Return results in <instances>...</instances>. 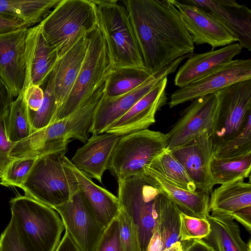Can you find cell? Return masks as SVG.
Segmentation results:
<instances>
[{
    "instance_id": "6da1fadb",
    "label": "cell",
    "mask_w": 251,
    "mask_h": 251,
    "mask_svg": "<svg viewBox=\"0 0 251 251\" xmlns=\"http://www.w3.org/2000/svg\"><path fill=\"white\" fill-rule=\"evenodd\" d=\"M146 68L151 75L193 54V43L178 10L170 0H124Z\"/></svg>"
},
{
    "instance_id": "7a4b0ae2",
    "label": "cell",
    "mask_w": 251,
    "mask_h": 251,
    "mask_svg": "<svg viewBox=\"0 0 251 251\" xmlns=\"http://www.w3.org/2000/svg\"><path fill=\"white\" fill-rule=\"evenodd\" d=\"M104 82L77 109L67 117L32 132L12 144L9 156L12 159L37 158L49 153L67 151L73 139L86 143L95 109L103 95Z\"/></svg>"
},
{
    "instance_id": "3957f363",
    "label": "cell",
    "mask_w": 251,
    "mask_h": 251,
    "mask_svg": "<svg viewBox=\"0 0 251 251\" xmlns=\"http://www.w3.org/2000/svg\"><path fill=\"white\" fill-rule=\"evenodd\" d=\"M60 151L36 158L20 188L25 195L54 209L79 191L71 161Z\"/></svg>"
},
{
    "instance_id": "277c9868",
    "label": "cell",
    "mask_w": 251,
    "mask_h": 251,
    "mask_svg": "<svg viewBox=\"0 0 251 251\" xmlns=\"http://www.w3.org/2000/svg\"><path fill=\"white\" fill-rule=\"evenodd\" d=\"M11 219L28 251H55L65 227L53 208L27 195L10 201Z\"/></svg>"
},
{
    "instance_id": "5b68a950",
    "label": "cell",
    "mask_w": 251,
    "mask_h": 251,
    "mask_svg": "<svg viewBox=\"0 0 251 251\" xmlns=\"http://www.w3.org/2000/svg\"><path fill=\"white\" fill-rule=\"evenodd\" d=\"M98 25L105 40L109 66L147 69L126 9L118 0H94Z\"/></svg>"
},
{
    "instance_id": "8992f818",
    "label": "cell",
    "mask_w": 251,
    "mask_h": 251,
    "mask_svg": "<svg viewBox=\"0 0 251 251\" xmlns=\"http://www.w3.org/2000/svg\"><path fill=\"white\" fill-rule=\"evenodd\" d=\"M39 24L59 57L97 26L96 5L93 0H61Z\"/></svg>"
},
{
    "instance_id": "52a82bcc",
    "label": "cell",
    "mask_w": 251,
    "mask_h": 251,
    "mask_svg": "<svg viewBox=\"0 0 251 251\" xmlns=\"http://www.w3.org/2000/svg\"><path fill=\"white\" fill-rule=\"evenodd\" d=\"M120 208L136 226L141 251H146L159 217L163 193L154 179L146 173L118 180Z\"/></svg>"
},
{
    "instance_id": "ba28073f",
    "label": "cell",
    "mask_w": 251,
    "mask_h": 251,
    "mask_svg": "<svg viewBox=\"0 0 251 251\" xmlns=\"http://www.w3.org/2000/svg\"><path fill=\"white\" fill-rule=\"evenodd\" d=\"M166 133L148 129L120 137L108 168L117 180L144 173V168L167 149Z\"/></svg>"
},
{
    "instance_id": "9c48e42d",
    "label": "cell",
    "mask_w": 251,
    "mask_h": 251,
    "mask_svg": "<svg viewBox=\"0 0 251 251\" xmlns=\"http://www.w3.org/2000/svg\"><path fill=\"white\" fill-rule=\"evenodd\" d=\"M87 39L86 53L75 84L50 124L77 109L104 82L109 61L106 43L98 26L88 34Z\"/></svg>"
},
{
    "instance_id": "30bf717a",
    "label": "cell",
    "mask_w": 251,
    "mask_h": 251,
    "mask_svg": "<svg viewBox=\"0 0 251 251\" xmlns=\"http://www.w3.org/2000/svg\"><path fill=\"white\" fill-rule=\"evenodd\" d=\"M214 94L217 105L210 133L214 147L239 133L251 117V79L238 82Z\"/></svg>"
},
{
    "instance_id": "8fae6325",
    "label": "cell",
    "mask_w": 251,
    "mask_h": 251,
    "mask_svg": "<svg viewBox=\"0 0 251 251\" xmlns=\"http://www.w3.org/2000/svg\"><path fill=\"white\" fill-rule=\"evenodd\" d=\"M190 56V54H187L176 59L159 72L152 75L142 84L127 93L112 98L102 96L94 113L89 133L92 135L104 133L112 123L125 114L160 80L174 73L182 61Z\"/></svg>"
},
{
    "instance_id": "7c38bea8",
    "label": "cell",
    "mask_w": 251,
    "mask_h": 251,
    "mask_svg": "<svg viewBox=\"0 0 251 251\" xmlns=\"http://www.w3.org/2000/svg\"><path fill=\"white\" fill-rule=\"evenodd\" d=\"M54 209L80 251H94L104 230L79 192Z\"/></svg>"
},
{
    "instance_id": "4fadbf2b",
    "label": "cell",
    "mask_w": 251,
    "mask_h": 251,
    "mask_svg": "<svg viewBox=\"0 0 251 251\" xmlns=\"http://www.w3.org/2000/svg\"><path fill=\"white\" fill-rule=\"evenodd\" d=\"M249 79H251V59L232 60L201 79L175 90L170 97L169 108L214 94L229 85Z\"/></svg>"
},
{
    "instance_id": "5bb4252c",
    "label": "cell",
    "mask_w": 251,
    "mask_h": 251,
    "mask_svg": "<svg viewBox=\"0 0 251 251\" xmlns=\"http://www.w3.org/2000/svg\"><path fill=\"white\" fill-rule=\"evenodd\" d=\"M169 151L182 165L197 188L210 195L214 186L210 170L214 146L210 132L205 130L193 140Z\"/></svg>"
},
{
    "instance_id": "9a60e30c",
    "label": "cell",
    "mask_w": 251,
    "mask_h": 251,
    "mask_svg": "<svg viewBox=\"0 0 251 251\" xmlns=\"http://www.w3.org/2000/svg\"><path fill=\"white\" fill-rule=\"evenodd\" d=\"M217 105L215 94L193 100L181 112L178 121L167 133V150L193 140L205 130L211 133Z\"/></svg>"
},
{
    "instance_id": "2e32d148",
    "label": "cell",
    "mask_w": 251,
    "mask_h": 251,
    "mask_svg": "<svg viewBox=\"0 0 251 251\" xmlns=\"http://www.w3.org/2000/svg\"><path fill=\"white\" fill-rule=\"evenodd\" d=\"M170 1L179 11L194 44H207L213 50L217 47L238 42L226 27L202 8L179 0Z\"/></svg>"
},
{
    "instance_id": "e0dca14e",
    "label": "cell",
    "mask_w": 251,
    "mask_h": 251,
    "mask_svg": "<svg viewBox=\"0 0 251 251\" xmlns=\"http://www.w3.org/2000/svg\"><path fill=\"white\" fill-rule=\"evenodd\" d=\"M27 29L23 27L0 33V77L16 98L23 91L25 76Z\"/></svg>"
},
{
    "instance_id": "ac0fdd59",
    "label": "cell",
    "mask_w": 251,
    "mask_h": 251,
    "mask_svg": "<svg viewBox=\"0 0 251 251\" xmlns=\"http://www.w3.org/2000/svg\"><path fill=\"white\" fill-rule=\"evenodd\" d=\"M167 77L160 80L125 114L112 123L104 133L122 136L148 129L154 124L155 114L167 101Z\"/></svg>"
},
{
    "instance_id": "d6986e66",
    "label": "cell",
    "mask_w": 251,
    "mask_h": 251,
    "mask_svg": "<svg viewBox=\"0 0 251 251\" xmlns=\"http://www.w3.org/2000/svg\"><path fill=\"white\" fill-rule=\"evenodd\" d=\"M25 54L26 70L22 92L31 84L42 85L58 58V53L48 43L39 24L27 29Z\"/></svg>"
},
{
    "instance_id": "ffe728a7",
    "label": "cell",
    "mask_w": 251,
    "mask_h": 251,
    "mask_svg": "<svg viewBox=\"0 0 251 251\" xmlns=\"http://www.w3.org/2000/svg\"><path fill=\"white\" fill-rule=\"evenodd\" d=\"M208 12L236 38L243 48L251 50V11L233 0H183Z\"/></svg>"
},
{
    "instance_id": "44dd1931",
    "label": "cell",
    "mask_w": 251,
    "mask_h": 251,
    "mask_svg": "<svg viewBox=\"0 0 251 251\" xmlns=\"http://www.w3.org/2000/svg\"><path fill=\"white\" fill-rule=\"evenodd\" d=\"M120 137L107 133L92 135L76 150L71 163L77 170L101 182Z\"/></svg>"
},
{
    "instance_id": "7402d4cb",
    "label": "cell",
    "mask_w": 251,
    "mask_h": 251,
    "mask_svg": "<svg viewBox=\"0 0 251 251\" xmlns=\"http://www.w3.org/2000/svg\"><path fill=\"white\" fill-rule=\"evenodd\" d=\"M242 49L239 43H233L217 50L192 54L177 72L175 85L182 88L201 79L230 62Z\"/></svg>"
},
{
    "instance_id": "603a6c76",
    "label": "cell",
    "mask_w": 251,
    "mask_h": 251,
    "mask_svg": "<svg viewBox=\"0 0 251 251\" xmlns=\"http://www.w3.org/2000/svg\"><path fill=\"white\" fill-rule=\"evenodd\" d=\"M87 44V36L82 38L58 58L52 71L56 112L75 84L86 53Z\"/></svg>"
},
{
    "instance_id": "cb8c5ba5",
    "label": "cell",
    "mask_w": 251,
    "mask_h": 251,
    "mask_svg": "<svg viewBox=\"0 0 251 251\" xmlns=\"http://www.w3.org/2000/svg\"><path fill=\"white\" fill-rule=\"evenodd\" d=\"M71 166L78 181L79 192L98 222L105 228L119 214L120 206L118 198L94 183L90 177L77 170L72 163Z\"/></svg>"
},
{
    "instance_id": "d4e9b609",
    "label": "cell",
    "mask_w": 251,
    "mask_h": 251,
    "mask_svg": "<svg viewBox=\"0 0 251 251\" xmlns=\"http://www.w3.org/2000/svg\"><path fill=\"white\" fill-rule=\"evenodd\" d=\"M207 220L210 230L202 240L216 251H248L239 226L230 215L213 211Z\"/></svg>"
},
{
    "instance_id": "484cf974",
    "label": "cell",
    "mask_w": 251,
    "mask_h": 251,
    "mask_svg": "<svg viewBox=\"0 0 251 251\" xmlns=\"http://www.w3.org/2000/svg\"><path fill=\"white\" fill-rule=\"evenodd\" d=\"M144 173L151 176L160 190L169 198L184 214L207 220L210 212L209 195L200 190L192 192L174 185L159 175L149 171Z\"/></svg>"
},
{
    "instance_id": "4316f807",
    "label": "cell",
    "mask_w": 251,
    "mask_h": 251,
    "mask_svg": "<svg viewBox=\"0 0 251 251\" xmlns=\"http://www.w3.org/2000/svg\"><path fill=\"white\" fill-rule=\"evenodd\" d=\"M210 211L231 214L241 208L251 206V184L244 180L221 185L210 194Z\"/></svg>"
},
{
    "instance_id": "83f0119b",
    "label": "cell",
    "mask_w": 251,
    "mask_h": 251,
    "mask_svg": "<svg viewBox=\"0 0 251 251\" xmlns=\"http://www.w3.org/2000/svg\"><path fill=\"white\" fill-rule=\"evenodd\" d=\"M61 0H0V15L22 22L25 27L40 24Z\"/></svg>"
},
{
    "instance_id": "f1b7e54d",
    "label": "cell",
    "mask_w": 251,
    "mask_h": 251,
    "mask_svg": "<svg viewBox=\"0 0 251 251\" xmlns=\"http://www.w3.org/2000/svg\"><path fill=\"white\" fill-rule=\"evenodd\" d=\"M151 75L147 69L109 66L105 77L103 96L112 98L124 95L142 84Z\"/></svg>"
},
{
    "instance_id": "f546056e",
    "label": "cell",
    "mask_w": 251,
    "mask_h": 251,
    "mask_svg": "<svg viewBox=\"0 0 251 251\" xmlns=\"http://www.w3.org/2000/svg\"><path fill=\"white\" fill-rule=\"evenodd\" d=\"M145 171L159 175L174 185L185 190L193 192L197 190L182 165L167 149L145 167Z\"/></svg>"
},
{
    "instance_id": "4dcf8cb0",
    "label": "cell",
    "mask_w": 251,
    "mask_h": 251,
    "mask_svg": "<svg viewBox=\"0 0 251 251\" xmlns=\"http://www.w3.org/2000/svg\"><path fill=\"white\" fill-rule=\"evenodd\" d=\"M210 170L214 185L224 184L251 176V153L237 158L213 157Z\"/></svg>"
},
{
    "instance_id": "1f68e13d",
    "label": "cell",
    "mask_w": 251,
    "mask_h": 251,
    "mask_svg": "<svg viewBox=\"0 0 251 251\" xmlns=\"http://www.w3.org/2000/svg\"><path fill=\"white\" fill-rule=\"evenodd\" d=\"M3 124L7 140L12 144L24 140L32 133L28 109L23 92L13 101Z\"/></svg>"
},
{
    "instance_id": "d6a6232c",
    "label": "cell",
    "mask_w": 251,
    "mask_h": 251,
    "mask_svg": "<svg viewBox=\"0 0 251 251\" xmlns=\"http://www.w3.org/2000/svg\"><path fill=\"white\" fill-rule=\"evenodd\" d=\"M180 212L177 206L163 193L159 214L163 239L162 251L176 242H181L179 237Z\"/></svg>"
},
{
    "instance_id": "836d02e7",
    "label": "cell",
    "mask_w": 251,
    "mask_h": 251,
    "mask_svg": "<svg viewBox=\"0 0 251 251\" xmlns=\"http://www.w3.org/2000/svg\"><path fill=\"white\" fill-rule=\"evenodd\" d=\"M249 153H251V117L239 133L214 147L213 156L237 158Z\"/></svg>"
},
{
    "instance_id": "e575fe53",
    "label": "cell",
    "mask_w": 251,
    "mask_h": 251,
    "mask_svg": "<svg viewBox=\"0 0 251 251\" xmlns=\"http://www.w3.org/2000/svg\"><path fill=\"white\" fill-rule=\"evenodd\" d=\"M54 86V74L52 71L44 91V99L40 108L35 112L28 111L32 133L50 125L54 117L57 109Z\"/></svg>"
},
{
    "instance_id": "d590c367",
    "label": "cell",
    "mask_w": 251,
    "mask_h": 251,
    "mask_svg": "<svg viewBox=\"0 0 251 251\" xmlns=\"http://www.w3.org/2000/svg\"><path fill=\"white\" fill-rule=\"evenodd\" d=\"M179 237L182 246L186 241L202 239L210 230L207 220L187 216L180 212Z\"/></svg>"
},
{
    "instance_id": "8d00e7d4",
    "label": "cell",
    "mask_w": 251,
    "mask_h": 251,
    "mask_svg": "<svg viewBox=\"0 0 251 251\" xmlns=\"http://www.w3.org/2000/svg\"><path fill=\"white\" fill-rule=\"evenodd\" d=\"M36 158L13 159L1 177L0 184L7 187H18L23 184Z\"/></svg>"
},
{
    "instance_id": "74e56055",
    "label": "cell",
    "mask_w": 251,
    "mask_h": 251,
    "mask_svg": "<svg viewBox=\"0 0 251 251\" xmlns=\"http://www.w3.org/2000/svg\"><path fill=\"white\" fill-rule=\"evenodd\" d=\"M118 218L123 251H141L138 231L131 218L120 208Z\"/></svg>"
},
{
    "instance_id": "f35d334b",
    "label": "cell",
    "mask_w": 251,
    "mask_h": 251,
    "mask_svg": "<svg viewBox=\"0 0 251 251\" xmlns=\"http://www.w3.org/2000/svg\"><path fill=\"white\" fill-rule=\"evenodd\" d=\"M94 251H123L118 216L104 229Z\"/></svg>"
},
{
    "instance_id": "ab89813d",
    "label": "cell",
    "mask_w": 251,
    "mask_h": 251,
    "mask_svg": "<svg viewBox=\"0 0 251 251\" xmlns=\"http://www.w3.org/2000/svg\"><path fill=\"white\" fill-rule=\"evenodd\" d=\"M0 251H28L21 241L11 219L0 236Z\"/></svg>"
},
{
    "instance_id": "60d3db41",
    "label": "cell",
    "mask_w": 251,
    "mask_h": 251,
    "mask_svg": "<svg viewBox=\"0 0 251 251\" xmlns=\"http://www.w3.org/2000/svg\"><path fill=\"white\" fill-rule=\"evenodd\" d=\"M23 92L28 111L32 112L37 111L44 99V91L40 86L31 84Z\"/></svg>"
},
{
    "instance_id": "b9f144b4",
    "label": "cell",
    "mask_w": 251,
    "mask_h": 251,
    "mask_svg": "<svg viewBox=\"0 0 251 251\" xmlns=\"http://www.w3.org/2000/svg\"><path fill=\"white\" fill-rule=\"evenodd\" d=\"M12 145L6 137L3 122L0 121V167L3 173L13 160L9 156Z\"/></svg>"
},
{
    "instance_id": "7bdbcfd3",
    "label": "cell",
    "mask_w": 251,
    "mask_h": 251,
    "mask_svg": "<svg viewBox=\"0 0 251 251\" xmlns=\"http://www.w3.org/2000/svg\"><path fill=\"white\" fill-rule=\"evenodd\" d=\"M14 97L6 84L0 77V121H2L7 116Z\"/></svg>"
},
{
    "instance_id": "ee69618b",
    "label": "cell",
    "mask_w": 251,
    "mask_h": 251,
    "mask_svg": "<svg viewBox=\"0 0 251 251\" xmlns=\"http://www.w3.org/2000/svg\"><path fill=\"white\" fill-rule=\"evenodd\" d=\"M163 239L159 224V217L156 221L146 251H162Z\"/></svg>"
},
{
    "instance_id": "f6af8a7d",
    "label": "cell",
    "mask_w": 251,
    "mask_h": 251,
    "mask_svg": "<svg viewBox=\"0 0 251 251\" xmlns=\"http://www.w3.org/2000/svg\"><path fill=\"white\" fill-rule=\"evenodd\" d=\"M234 220L239 222L245 229L251 233V206H248L239 209L231 214Z\"/></svg>"
},
{
    "instance_id": "bcb514c9",
    "label": "cell",
    "mask_w": 251,
    "mask_h": 251,
    "mask_svg": "<svg viewBox=\"0 0 251 251\" xmlns=\"http://www.w3.org/2000/svg\"><path fill=\"white\" fill-rule=\"evenodd\" d=\"M23 27L25 26L21 21L0 15V33L8 32Z\"/></svg>"
},
{
    "instance_id": "7dc6e473",
    "label": "cell",
    "mask_w": 251,
    "mask_h": 251,
    "mask_svg": "<svg viewBox=\"0 0 251 251\" xmlns=\"http://www.w3.org/2000/svg\"><path fill=\"white\" fill-rule=\"evenodd\" d=\"M183 249L184 251H216L202 239H195L188 241Z\"/></svg>"
},
{
    "instance_id": "c3c4849f",
    "label": "cell",
    "mask_w": 251,
    "mask_h": 251,
    "mask_svg": "<svg viewBox=\"0 0 251 251\" xmlns=\"http://www.w3.org/2000/svg\"><path fill=\"white\" fill-rule=\"evenodd\" d=\"M55 251H80L65 231Z\"/></svg>"
},
{
    "instance_id": "681fc988",
    "label": "cell",
    "mask_w": 251,
    "mask_h": 251,
    "mask_svg": "<svg viewBox=\"0 0 251 251\" xmlns=\"http://www.w3.org/2000/svg\"><path fill=\"white\" fill-rule=\"evenodd\" d=\"M163 251H184V250L181 242L178 241L174 243L169 248L165 249Z\"/></svg>"
}]
</instances>
